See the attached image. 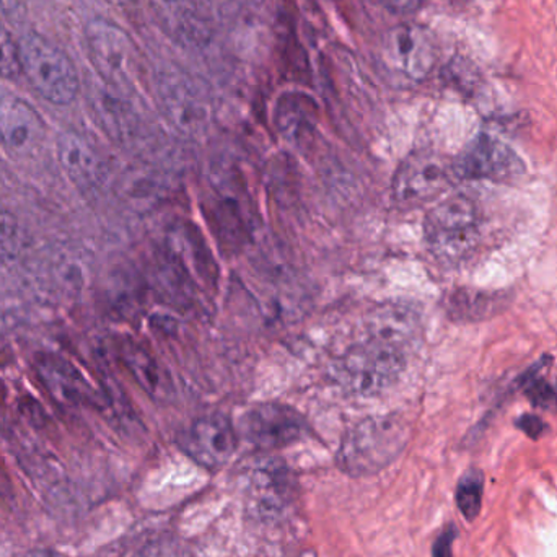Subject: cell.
<instances>
[{"label":"cell","mask_w":557,"mask_h":557,"mask_svg":"<svg viewBox=\"0 0 557 557\" xmlns=\"http://www.w3.org/2000/svg\"><path fill=\"white\" fill-rule=\"evenodd\" d=\"M409 441L408 422L396 414L372 416L344 434L336 463L352 478L373 476L388 468Z\"/></svg>","instance_id":"cell-1"},{"label":"cell","mask_w":557,"mask_h":557,"mask_svg":"<svg viewBox=\"0 0 557 557\" xmlns=\"http://www.w3.org/2000/svg\"><path fill=\"white\" fill-rule=\"evenodd\" d=\"M405 369V349L367 336L334 360L331 375L352 395L375 396L392 388Z\"/></svg>","instance_id":"cell-2"},{"label":"cell","mask_w":557,"mask_h":557,"mask_svg":"<svg viewBox=\"0 0 557 557\" xmlns=\"http://www.w3.org/2000/svg\"><path fill=\"white\" fill-rule=\"evenodd\" d=\"M20 71L33 90L49 103L65 107L77 98L81 81L67 52L36 32L18 41Z\"/></svg>","instance_id":"cell-3"},{"label":"cell","mask_w":557,"mask_h":557,"mask_svg":"<svg viewBox=\"0 0 557 557\" xmlns=\"http://www.w3.org/2000/svg\"><path fill=\"white\" fill-rule=\"evenodd\" d=\"M480 211L468 195H454L435 206L424 222L429 250L445 263H458L481 240Z\"/></svg>","instance_id":"cell-4"},{"label":"cell","mask_w":557,"mask_h":557,"mask_svg":"<svg viewBox=\"0 0 557 557\" xmlns=\"http://www.w3.org/2000/svg\"><path fill=\"white\" fill-rule=\"evenodd\" d=\"M85 39L91 64L104 85L126 97L133 94L143 71L133 38L116 23L94 18L85 28Z\"/></svg>","instance_id":"cell-5"},{"label":"cell","mask_w":557,"mask_h":557,"mask_svg":"<svg viewBox=\"0 0 557 557\" xmlns=\"http://www.w3.org/2000/svg\"><path fill=\"white\" fill-rule=\"evenodd\" d=\"M157 97L166 120L185 136H201L211 121L208 97L201 85L178 69L160 72Z\"/></svg>","instance_id":"cell-6"},{"label":"cell","mask_w":557,"mask_h":557,"mask_svg":"<svg viewBox=\"0 0 557 557\" xmlns=\"http://www.w3.org/2000/svg\"><path fill=\"white\" fill-rule=\"evenodd\" d=\"M454 162L432 152L409 156L393 178V199L406 209L421 208L437 199L455 178Z\"/></svg>","instance_id":"cell-7"},{"label":"cell","mask_w":557,"mask_h":557,"mask_svg":"<svg viewBox=\"0 0 557 557\" xmlns=\"http://www.w3.org/2000/svg\"><path fill=\"white\" fill-rule=\"evenodd\" d=\"M308 425L304 416L290 406L263 403L248 409L238 422L237 432L258 450H277L301 441Z\"/></svg>","instance_id":"cell-8"},{"label":"cell","mask_w":557,"mask_h":557,"mask_svg":"<svg viewBox=\"0 0 557 557\" xmlns=\"http://www.w3.org/2000/svg\"><path fill=\"white\" fill-rule=\"evenodd\" d=\"M237 428L221 412L201 416L178 437V445L193 461L208 470L224 468L238 448Z\"/></svg>","instance_id":"cell-9"},{"label":"cell","mask_w":557,"mask_h":557,"mask_svg":"<svg viewBox=\"0 0 557 557\" xmlns=\"http://www.w3.org/2000/svg\"><path fill=\"white\" fill-rule=\"evenodd\" d=\"M455 175L468 180L516 183L525 175L522 159L494 137L478 136L454 162Z\"/></svg>","instance_id":"cell-10"},{"label":"cell","mask_w":557,"mask_h":557,"mask_svg":"<svg viewBox=\"0 0 557 557\" xmlns=\"http://www.w3.org/2000/svg\"><path fill=\"white\" fill-rule=\"evenodd\" d=\"M385 58L403 77L422 82L434 69L437 48L429 29L418 25H401L386 36Z\"/></svg>","instance_id":"cell-11"},{"label":"cell","mask_w":557,"mask_h":557,"mask_svg":"<svg viewBox=\"0 0 557 557\" xmlns=\"http://www.w3.org/2000/svg\"><path fill=\"white\" fill-rule=\"evenodd\" d=\"M169 260L183 274L193 287L214 290L219 282V268L211 248L191 222H182L170 231Z\"/></svg>","instance_id":"cell-12"},{"label":"cell","mask_w":557,"mask_h":557,"mask_svg":"<svg viewBox=\"0 0 557 557\" xmlns=\"http://www.w3.org/2000/svg\"><path fill=\"white\" fill-rule=\"evenodd\" d=\"M46 136L41 114L18 95L0 91V146L16 156L35 152Z\"/></svg>","instance_id":"cell-13"},{"label":"cell","mask_w":557,"mask_h":557,"mask_svg":"<svg viewBox=\"0 0 557 557\" xmlns=\"http://www.w3.org/2000/svg\"><path fill=\"white\" fill-rule=\"evenodd\" d=\"M36 373L49 395L62 405L104 408V398L100 389L95 388L87 376L69 360L54 354H42L36 359Z\"/></svg>","instance_id":"cell-14"},{"label":"cell","mask_w":557,"mask_h":557,"mask_svg":"<svg viewBox=\"0 0 557 557\" xmlns=\"http://www.w3.org/2000/svg\"><path fill=\"white\" fill-rule=\"evenodd\" d=\"M58 159L67 178L81 189H94L103 180V160L95 147L74 131L58 139Z\"/></svg>","instance_id":"cell-15"},{"label":"cell","mask_w":557,"mask_h":557,"mask_svg":"<svg viewBox=\"0 0 557 557\" xmlns=\"http://www.w3.org/2000/svg\"><path fill=\"white\" fill-rule=\"evenodd\" d=\"M421 331L419 314L406 305H383L369 320V337L406 350Z\"/></svg>","instance_id":"cell-16"},{"label":"cell","mask_w":557,"mask_h":557,"mask_svg":"<svg viewBox=\"0 0 557 557\" xmlns=\"http://www.w3.org/2000/svg\"><path fill=\"white\" fill-rule=\"evenodd\" d=\"M126 95L117 91H101L95 95L94 111L104 133L116 143H131L139 136L143 124L139 114L124 100Z\"/></svg>","instance_id":"cell-17"},{"label":"cell","mask_w":557,"mask_h":557,"mask_svg":"<svg viewBox=\"0 0 557 557\" xmlns=\"http://www.w3.org/2000/svg\"><path fill=\"white\" fill-rule=\"evenodd\" d=\"M318 108L313 98L305 94H285L277 100L276 124L278 133L294 144H301L314 133Z\"/></svg>","instance_id":"cell-18"},{"label":"cell","mask_w":557,"mask_h":557,"mask_svg":"<svg viewBox=\"0 0 557 557\" xmlns=\"http://www.w3.org/2000/svg\"><path fill=\"white\" fill-rule=\"evenodd\" d=\"M121 362L124 363L131 375L153 398H165L170 393V383L152 354L137 343L126 337L117 344Z\"/></svg>","instance_id":"cell-19"},{"label":"cell","mask_w":557,"mask_h":557,"mask_svg":"<svg viewBox=\"0 0 557 557\" xmlns=\"http://www.w3.org/2000/svg\"><path fill=\"white\" fill-rule=\"evenodd\" d=\"M507 297L483 290H458L448 300V310L457 320H486L506 308Z\"/></svg>","instance_id":"cell-20"},{"label":"cell","mask_w":557,"mask_h":557,"mask_svg":"<svg viewBox=\"0 0 557 557\" xmlns=\"http://www.w3.org/2000/svg\"><path fill=\"white\" fill-rule=\"evenodd\" d=\"M163 18L173 26L176 35L191 41H199L208 35L201 12L195 0H156Z\"/></svg>","instance_id":"cell-21"},{"label":"cell","mask_w":557,"mask_h":557,"mask_svg":"<svg viewBox=\"0 0 557 557\" xmlns=\"http://www.w3.org/2000/svg\"><path fill=\"white\" fill-rule=\"evenodd\" d=\"M26 250V232L12 212L0 209V260L15 263Z\"/></svg>","instance_id":"cell-22"},{"label":"cell","mask_w":557,"mask_h":557,"mask_svg":"<svg viewBox=\"0 0 557 557\" xmlns=\"http://www.w3.org/2000/svg\"><path fill=\"white\" fill-rule=\"evenodd\" d=\"M484 476L481 471L471 470L461 478L457 487V506L465 519L473 522L481 512L483 504Z\"/></svg>","instance_id":"cell-23"},{"label":"cell","mask_w":557,"mask_h":557,"mask_svg":"<svg viewBox=\"0 0 557 557\" xmlns=\"http://www.w3.org/2000/svg\"><path fill=\"white\" fill-rule=\"evenodd\" d=\"M549 359V357H548ZM548 359H543L535 367L529 370L525 375L520 379L530 403L540 409H553L557 403V396L553 386H549L545 380L539 379L540 369Z\"/></svg>","instance_id":"cell-24"},{"label":"cell","mask_w":557,"mask_h":557,"mask_svg":"<svg viewBox=\"0 0 557 557\" xmlns=\"http://www.w3.org/2000/svg\"><path fill=\"white\" fill-rule=\"evenodd\" d=\"M20 71L18 42L13 41L12 35L0 22V75L5 78H16Z\"/></svg>","instance_id":"cell-25"},{"label":"cell","mask_w":557,"mask_h":557,"mask_svg":"<svg viewBox=\"0 0 557 557\" xmlns=\"http://www.w3.org/2000/svg\"><path fill=\"white\" fill-rule=\"evenodd\" d=\"M457 539V529L455 527H447L435 540L434 548H432V556L434 557H454V542Z\"/></svg>","instance_id":"cell-26"},{"label":"cell","mask_w":557,"mask_h":557,"mask_svg":"<svg viewBox=\"0 0 557 557\" xmlns=\"http://www.w3.org/2000/svg\"><path fill=\"white\" fill-rule=\"evenodd\" d=\"M517 428L522 429L529 437L539 438L545 434L546 424L539 416L525 414L517 421Z\"/></svg>","instance_id":"cell-27"},{"label":"cell","mask_w":557,"mask_h":557,"mask_svg":"<svg viewBox=\"0 0 557 557\" xmlns=\"http://www.w3.org/2000/svg\"><path fill=\"white\" fill-rule=\"evenodd\" d=\"M428 0H383L386 7L393 12H416L421 9Z\"/></svg>","instance_id":"cell-28"},{"label":"cell","mask_w":557,"mask_h":557,"mask_svg":"<svg viewBox=\"0 0 557 557\" xmlns=\"http://www.w3.org/2000/svg\"><path fill=\"white\" fill-rule=\"evenodd\" d=\"M13 486L9 473H7L5 465L0 460V499H12Z\"/></svg>","instance_id":"cell-29"},{"label":"cell","mask_w":557,"mask_h":557,"mask_svg":"<svg viewBox=\"0 0 557 557\" xmlns=\"http://www.w3.org/2000/svg\"><path fill=\"white\" fill-rule=\"evenodd\" d=\"M108 2L114 3V5H127V3H133L134 0H108Z\"/></svg>","instance_id":"cell-30"}]
</instances>
